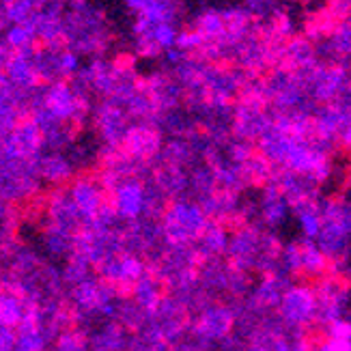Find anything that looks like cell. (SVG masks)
Listing matches in <instances>:
<instances>
[{"label": "cell", "instance_id": "cell-1", "mask_svg": "<svg viewBox=\"0 0 351 351\" xmlns=\"http://www.w3.org/2000/svg\"><path fill=\"white\" fill-rule=\"evenodd\" d=\"M278 313L289 328H304L315 322L319 315V300L311 287L293 285L282 291Z\"/></svg>", "mask_w": 351, "mask_h": 351}, {"label": "cell", "instance_id": "cell-2", "mask_svg": "<svg viewBox=\"0 0 351 351\" xmlns=\"http://www.w3.org/2000/svg\"><path fill=\"white\" fill-rule=\"evenodd\" d=\"M209 228V220L203 207L194 203H177L166 213V231L175 241H190L194 237H203Z\"/></svg>", "mask_w": 351, "mask_h": 351}, {"label": "cell", "instance_id": "cell-3", "mask_svg": "<svg viewBox=\"0 0 351 351\" xmlns=\"http://www.w3.org/2000/svg\"><path fill=\"white\" fill-rule=\"evenodd\" d=\"M128 7L147 24H175L179 15L177 0H128Z\"/></svg>", "mask_w": 351, "mask_h": 351}, {"label": "cell", "instance_id": "cell-4", "mask_svg": "<svg viewBox=\"0 0 351 351\" xmlns=\"http://www.w3.org/2000/svg\"><path fill=\"white\" fill-rule=\"evenodd\" d=\"M158 147H160L158 132H154L151 128H145V125L125 130V136L121 138V149H123V154L134 160L151 158L158 151Z\"/></svg>", "mask_w": 351, "mask_h": 351}, {"label": "cell", "instance_id": "cell-5", "mask_svg": "<svg viewBox=\"0 0 351 351\" xmlns=\"http://www.w3.org/2000/svg\"><path fill=\"white\" fill-rule=\"evenodd\" d=\"M114 207L128 218L138 216L145 207V188L136 179H128L114 190Z\"/></svg>", "mask_w": 351, "mask_h": 351}, {"label": "cell", "instance_id": "cell-6", "mask_svg": "<svg viewBox=\"0 0 351 351\" xmlns=\"http://www.w3.org/2000/svg\"><path fill=\"white\" fill-rule=\"evenodd\" d=\"M233 328V315L226 308H211L205 313L201 319V332L207 339H220L224 334H228Z\"/></svg>", "mask_w": 351, "mask_h": 351}, {"label": "cell", "instance_id": "cell-7", "mask_svg": "<svg viewBox=\"0 0 351 351\" xmlns=\"http://www.w3.org/2000/svg\"><path fill=\"white\" fill-rule=\"evenodd\" d=\"M194 28L207 39V43L220 41L224 37V33H226L224 18H222V13H218V11H205L201 18L196 20Z\"/></svg>", "mask_w": 351, "mask_h": 351}, {"label": "cell", "instance_id": "cell-8", "mask_svg": "<svg viewBox=\"0 0 351 351\" xmlns=\"http://www.w3.org/2000/svg\"><path fill=\"white\" fill-rule=\"evenodd\" d=\"M274 9H276V0H246V11L258 18H265Z\"/></svg>", "mask_w": 351, "mask_h": 351}, {"label": "cell", "instance_id": "cell-9", "mask_svg": "<svg viewBox=\"0 0 351 351\" xmlns=\"http://www.w3.org/2000/svg\"><path fill=\"white\" fill-rule=\"evenodd\" d=\"M248 351H274V349H271V347H267V345H263V343H256V345L248 347Z\"/></svg>", "mask_w": 351, "mask_h": 351}]
</instances>
